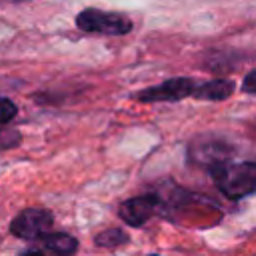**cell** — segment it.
I'll use <instances>...</instances> for the list:
<instances>
[{"instance_id": "obj_1", "label": "cell", "mask_w": 256, "mask_h": 256, "mask_svg": "<svg viewBox=\"0 0 256 256\" xmlns=\"http://www.w3.org/2000/svg\"><path fill=\"white\" fill-rule=\"evenodd\" d=\"M210 174L218 190L230 200L246 198L256 188V164L252 160H246V162L228 160L210 168Z\"/></svg>"}, {"instance_id": "obj_2", "label": "cell", "mask_w": 256, "mask_h": 256, "mask_svg": "<svg viewBox=\"0 0 256 256\" xmlns=\"http://www.w3.org/2000/svg\"><path fill=\"white\" fill-rule=\"evenodd\" d=\"M76 26L84 32L94 34H108V36H124L132 32V20L116 14V12H102L98 8H86L76 16Z\"/></svg>"}, {"instance_id": "obj_3", "label": "cell", "mask_w": 256, "mask_h": 256, "mask_svg": "<svg viewBox=\"0 0 256 256\" xmlns=\"http://www.w3.org/2000/svg\"><path fill=\"white\" fill-rule=\"evenodd\" d=\"M54 224V214L46 208H26L12 220V234L22 240H38Z\"/></svg>"}, {"instance_id": "obj_4", "label": "cell", "mask_w": 256, "mask_h": 256, "mask_svg": "<svg viewBox=\"0 0 256 256\" xmlns=\"http://www.w3.org/2000/svg\"><path fill=\"white\" fill-rule=\"evenodd\" d=\"M196 84L198 82L194 78H170L160 86H152L138 92L136 98L140 102H178L194 96Z\"/></svg>"}, {"instance_id": "obj_5", "label": "cell", "mask_w": 256, "mask_h": 256, "mask_svg": "<svg viewBox=\"0 0 256 256\" xmlns=\"http://www.w3.org/2000/svg\"><path fill=\"white\" fill-rule=\"evenodd\" d=\"M158 210V198L156 196H138V198H130L126 202H122L118 216L124 224L140 228L144 226Z\"/></svg>"}, {"instance_id": "obj_6", "label": "cell", "mask_w": 256, "mask_h": 256, "mask_svg": "<svg viewBox=\"0 0 256 256\" xmlns=\"http://www.w3.org/2000/svg\"><path fill=\"white\" fill-rule=\"evenodd\" d=\"M232 158V148L222 140H206V142H194L190 144V160L204 168H214L222 162H228Z\"/></svg>"}, {"instance_id": "obj_7", "label": "cell", "mask_w": 256, "mask_h": 256, "mask_svg": "<svg viewBox=\"0 0 256 256\" xmlns=\"http://www.w3.org/2000/svg\"><path fill=\"white\" fill-rule=\"evenodd\" d=\"M234 90H236V84H234L232 80L216 78V80H208V82H198L192 98L210 100V102H220V100L230 98Z\"/></svg>"}, {"instance_id": "obj_8", "label": "cell", "mask_w": 256, "mask_h": 256, "mask_svg": "<svg viewBox=\"0 0 256 256\" xmlns=\"http://www.w3.org/2000/svg\"><path fill=\"white\" fill-rule=\"evenodd\" d=\"M40 238H42V246L52 256H74L78 250V240L64 232H46Z\"/></svg>"}, {"instance_id": "obj_9", "label": "cell", "mask_w": 256, "mask_h": 256, "mask_svg": "<svg viewBox=\"0 0 256 256\" xmlns=\"http://www.w3.org/2000/svg\"><path fill=\"white\" fill-rule=\"evenodd\" d=\"M94 240H96V246H100V248H116V246L126 244L130 238L122 228H108V230L100 232Z\"/></svg>"}, {"instance_id": "obj_10", "label": "cell", "mask_w": 256, "mask_h": 256, "mask_svg": "<svg viewBox=\"0 0 256 256\" xmlns=\"http://www.w3.org/2000/svg\"><path fill=\"white\" fill-rule=\"evenodd\" d=\"M22 142V134L12 128H0V150L16 148Z\"/></svg>"}, {"instance_id": "obj_11", "label": "cell", "mask_w": 256, "mask_h": 256, "mask_svg": "<svg viewBox=\"0 0 256 256\" xmlns=\"http://www.w3.org/2000/svg\"><path fill=\"white\" fill-rule=\"evenodd\" d=\"M16 114H18V106L10 98L0 96V126L10 124L16 118Z\"/></svg>"}, {"instance_id": "obj_12", "label": "cell", "mask_w": 256, "mask_h": 256, "mask_svg": "<svg viewBox=\"0 0 256 256\" xmlns=\"http://www.w3.org/2000/svg\"><path fill=\"white\" fill-rule=\"evenodd\" d=\"M254 78H256V72H254V70H250V72L246 74V78H244V84H242V90H244L246 94H254V92H256Z\"/></svg>"}, {"instance_id": "obj_13", "label": "cell", "mask_w": 256, "mask_h": 256, "mask_svg": "<svg viewBox=\"0 0 256 256\" xmlns=\"http://www.w3.org/2000/svg\"><path fill=\"white\" fill-rule=\"evenodd\" d=\"M22 256H44L40 250H28V252H24Z\"/></svg>"}, {"instance_id": "obj_14", "label": "cell", "mask_w": 256, "mask_h": 256, "mask_svg": "<svg viewBox=\"0 0 256 256\" xmlns=\"http://www.w3.org/2000/svg\"><path fill=\"white\" fill-rule=\"evenodd\" d=\"M148 256H158V254H148Z\"/></svg>"}]
</instances>
